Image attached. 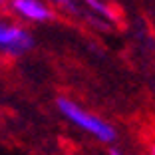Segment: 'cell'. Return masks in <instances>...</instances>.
<instances>
[{
    "mask_svg": "<svg viewBox=\"0 0 155 155\" xmlns=\"http://www.w3.org/2000/svg\"><path fill=\"white\" fill-rule=\"evenodd\" d=\"M56 105H58L60 114L64 115L70 123H74L78 129L90 133L91 137H96L97 141H101V143L115 141L117 131L114 129V125L107 123L105 119H101L100 115L90 114L86 107H82V105L76 104L74 100H70V97H58Z\"/></svg>",
    "mask_w": 155,
    "mask_h": 155,
    "instance_id": "1",
    "label": "cell"
},
{
    "mask_svg": "<svg viewBox=\"0 0 155 155\" xmlns=\"http://www.w3.org/2000/svg\"><path fill=\"white\" fill-rule=\"evenodd\" d=\"M34 38L24 30L20 24H8L0 20V54L6 56H22L24 52L32 50Z\"/></svg>",
    "mask_w": 155,
    "mask_h": 155,
    "instance_id": "2",
    "label": "cell"
},
{
    "mask_svg": "<svg viewBox=\"0 0 155 155\" xmlns=\"http://www.w3.org/2000/svg\"><path fill=\"white\" fill-rule=\"evenodd\" d=\"M8 8L14 16L34 24H44L54 18L50 4H46L44 0H10Z\"/></svg>",
    "mask_w": 155,
    "mask_h": 155,
    "instance_id": "3",
    "label": "cell"
},
{
    "mask_svg": "<svg viewBox=\"0 0 155 155\" xmlns=\"http://www.w3.org/2000/svg\"><path fill=\"white\" fill-rule=\"evenodd\" d=\"M84 4L91 10V12L100 16V18H105V20H115V12L111 10V6L104 0H84Z\"/></svg>",
    "mask_w": 155,
    "mask_h": 155,
    "instance_id": "4",
    "label": "cell"
},
{
    "mask_svg": "<svg viewBox=\"0 0 155 155\" xmlns=\"http://www.w3.org/2000/svg\"><path fill=\"white\" fill-rule=\"evenodd\" d=\"M52 4H58L62 8H68V10H76V4H74V0H50Z\"/></svg>",
    "mask_w": 155,
    "mask_h": 155,
    "instance_id": "5",
    "label": "cell"
},
{
    "mask_svg": "<svg viewBox=\"0 0 155 155\" xmlns=\"http://www.w3.org/2000/svg\"><path fill=\"white\" fill-rule=\"evenodd\" d=\"M110 155H123V153H121V151H117V149H111Z\"/></svg>",
    "mask_w": 155,
    "mask_h": 155,
    "instance_id": "6",
    "label": "cell"
},
{
    "mask_svg": "<svg viewBox=\"0 0 155 155\" xmlns=\"http://www.w3.org/2000/svg\"><path fill=\"white\" fill-rule=\"evenodd\" d=\"M151 155H155V145H151Z\"/></svg>",
    "mask_w": 155,
    "mask_h": 155,
    "instance_id": "7",
    "label": "cell"
},
{
    "mask_svg": "<svg viewBox=\"0 0 155 155\" xmlns=\"http://www.w3.org/2000/svg\"><path fill=\"white\" fill-rule=\"evenodd\" d=\"M2 2H4V0H0V6H2Z\"/></svg>",
    "mask_w": 155,
    "mask_h": 155,
    "instance_id": "8",
    "label": "cell"
}]
</instances>
